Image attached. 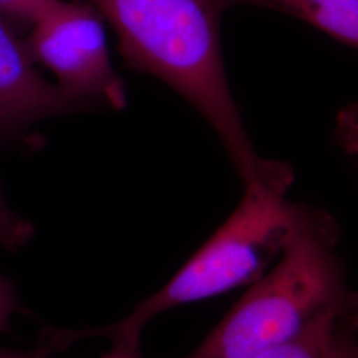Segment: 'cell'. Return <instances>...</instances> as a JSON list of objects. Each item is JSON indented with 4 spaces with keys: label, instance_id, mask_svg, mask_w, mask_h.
Segmentation results:
<instances>
[{
    "label": "cell",
    "instance_id": "obj_14",
    "mask_svg": "<svg viewBox=\"0 0 358 358\" xmlns=\"http://www.w3.org/2000/svg\"><path fill=\"white\" fill-rule=\"evenodd\" d=\"M101 358H142L140 355V346L128 344H113L110 352L103 355Z\"/></svg>",
    "mask_w": 358,
    "mask_h": 358
},
{
    "label": "cell",
    "instance_id": "obj_12",
    "mask_svg": "<svg viewBox=\"0 0 358 358\" xmlns=\"http://www.w3.org/2000/svg\"><path fill=\"white\" fill-rule=\"evenodd\" d=\"M357 331L341 329L334 333L328 346L327 358H358Z\"/></svg>",
    "mask_w": 358,
    "mask_h": 358
},
{
    "label": "cell",
    "instance_id": "obj_7",
    "mask_svg": "<svg viewBox=\"0 0 358 358\" xmlns=\"http://www.w3.org/2000/svg\"><path fill=\"white\" fill-rule=\"evenodd\" d=\"M341 329L358 332V321L341 316L328 317L292 341L269 348L251 358H327L334 333Z\"/></svg>",
    "mask_w": 358,
    "mask_h": 358
},
{
    "label": "cell",
    "instance_id": "obj_1",
    "mask_svg": "<svg viewBox=\"0 0 358 358\" xmlns=\"http://www.w3.org/2000/svg\"><path fill=\"white\" fill-rule=\"evenodd\" d=\"M115 28L134 71L166 83L215 130L243 183L271 164L256 153L232 96L222 53L231 0H90Z\"/></svg>",
    "mask_w": 358,
    "mask_h": 358
},
{
    "label": "cell",
    "instance_id": "obj_11",
    "mask_svg": "<svg viewBox=\"0 0 358 358\" xmlns=\"http://www.w3.org/2000/svg\"><path fill=\"white\" fill-rule=\"evenodd\" d=\"M20 308L22 304L15 285L0 273V333L8 331L13 316Z\"/></svg>",
    "mask_w": 358,
    "mask_h": 358
},
{
    "label": "cell",
    "instance_id": "obj_4",
    "mask_svg": "<svg viewBox=\"0 0 358 358\" xmlns=\"http://www.w3.org/2000/svg\"><path fill=\"white\" fill-rule=\"evenodd\" d=\"M103 20L90 0H57L32 24L27 47L66 96L121 110L128 103L127 88L110 62Z\"/></svg>",
    "mask_w": 358,
    "mask_h": 358
},
{
    "label": "cell",
    "instance_id": "obj_6",
    "mask_svg": "<svg viewBox=\"0 0 358 358\" xmlns=\"http://www.w3.org/2000/svg\"><path fill=\"white\" fill-rule=\"evenodd\" d=\"M294 16L358 50V0H231Z\"/></svg>",
    "mask_w": 358,
    "mask_h": 358
},
{
    "label": "cell",
    "instance_id": "obj_10",
    "mask_svg": "<svg viewBox=\"0 0 358 358\" xmlns=\"http://www.w3.org/2000/svg\"><path fill=\"white\" fill-rule=\"evenodd\" d=\"M337 141L346 152L358 158V103L344 106L336 120Z\"/></svg>",
    "mask_w": 358,
    "mask_h": 358
},
{
    "label": "cell",
    "instance_id": "obj_8",
    "mask_svg": "<svg viewBox=\"0 0 358 358\" xmlns=\"http://www.w3.org/2000/svg\"><path fill=\"white\" fill-rule=\"evenodd\" d=\"M34 236V224L15 211L0 192V247L10 252H17L24 248Z\"/></svg>",
    "mask_w": 358,
    "mask_h": 358
},
{
    "label": "cell",
    "instance_id": "obj_2",
    "mask_svg": "<svg viewBox=\"0 0 358 358\" xmlns=\"http://www.w3.org/2000/svg\"><path fill=\"white\" fill-rule=\"evenodd\" d=\"M337 223L300 206L273 267L251 284L205 341L186 358H251L341 316L358 321V292L349 288L337 254Z\"/></svg>",
    "mask_w": 358,
    "mask_h": 358
},
{
    "label": "cell",
    "instance_id": "obj_9",
    "mask_svg": "<svg viewBox=\"0 0 358 358\" xmlns=\"http://www.w3.org/2000/svg\"><path fill=\"white\" fill-rule=\"evenodd\" d=\"M57 0H0V15L34 24Z\"/></svg>",
    "mask_w": 358,
    "mask_h": 358
},
{
    "label": "cell",
    "instance_id": "obj_13",
    "mask_svg": "<svg viewBox=\"0 0 358 358\" xmlns=\"http://www.w3.org/2000/svg\"><path fill=\"white\" fill-rule=\"evenodd\" d=\"M56 352L48 343H44L34 350H17L0 346V358H50Z\"/></svg>",
    "mask_w": 358,
    "mask_h": 358
},
{
    "label": "cell",
    "instance_id": "obj_3",
    "mask_svg": "<svg viewBox=\"0 0 358 358\" xmlns=\"http://www.w3.org/2000/svg\"><path fill=\"white\" fill-rule=\"evenodd\" d=\"M294 179L292 167L273 161L264 174L244 183L230 217L161 289L112 325L66 329L68 343L106 337L113 344L140 346L143 329L159 315L260 279L279 259L299 214L301 205L288 199Z\"/></svg>",
    "mask_w": 358,
    "mask_h": 358
},
{
    "label": "cell",
    "instance_id": "obj_5",
    "mask_svg": "<svg viewBox=\"0 0 358 358\" xmlns=\"http://www.w3.org/2000/svg\"><path fill=\"white\" fill-rule=\"evenodd\" d=\"M84 106L38 73L26 41L0 15V141Z\"/></svg>",
    "mask_w": 358,
    "mask_h": 358
}]
</instances>
